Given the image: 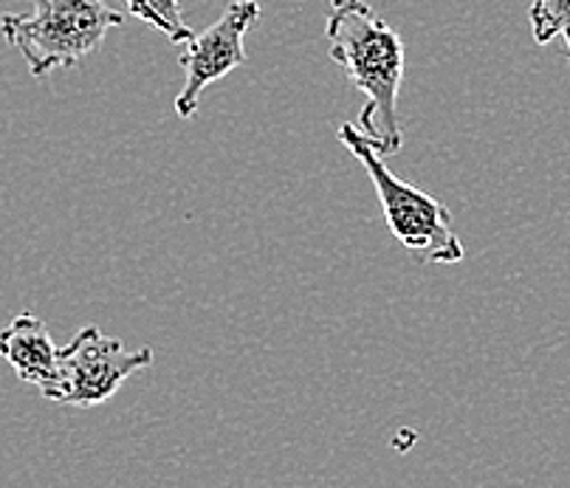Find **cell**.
Listing matches in <instances>:
<instances>
[{"mask_svg": "<svg viewBox=\"0 0 570 488\" xmlns=\"http://www.w3.org/2000/svg\"><path fill=\"white\" fill-rule=\"evenodd\" d=\"M31 14H0V35L29 66L31 77L73 68L99 49L125 14L105 0H31Z\"/></svg>", "mask_w": 570, "mask_h": 488, "instance_id": "3", "label": "cell"}, {"mask_svg": "<svg viewBox=\"0 0 570 488\" xmlns=\"http://www.w3.org/2000/svg\"><path fill=\"white\" fill-rule=\"evenodd\" d=\"M257 18H261L257 0H232L218 23L187 42V51L178 60L184 68V88L176 97V114L181 119H193L198 114L200 94L207 91V85L246 62L243 42Z\"/></svg>", "mask_w": 570, "mask_h": 488, "instance_id": "5", "label": "cell"}, {"mask_svg": "<svg viewBox=\"0 0 570 488\" xmlns=\"http://www.w3.org/2000/svg\"><path fill=\"white\" fill-rule=\"evenodd\" d=\"M57 353L60 348L51 339L49 328L40 316L20 314L0 331V359L14 370L23 384L46 392L57 375Z\"/></svg>", "mask_w": 570, "mask_h": 488, "instance_id": "6", "label": "cell"}, {"mask_svg": "<svg viewBox=\"0 0 570 488\" xmlns=\"http://www.w3.org/2000/svg\"><path fill=\"white\" fill-rule=\"evenodd\" d=\"M340 141L367 169L379 201H382L390 232L415 263L452 265L466 257V248L458 237L455 221H452V212L446 209V204L390 173L382 153L373 147V141L358 127L340 125Z\"/></svg>", "mask_w": 570, "mask_h": 488, "instance_id": "2", "label": "cell"}, {"mask_svg": "<svg viewBox=\"0 0 570 488\" xmlns=\"http://www.w3.org/2000/svg\"><path fill=\"white\" fill-rule=\"evenodd\" d=\"M331 3H334V9H336V7H345V3H353V0H331Z\"/></svg>", "mask_w": 570, "mask_h": 488, "instance_id": "9", "label": "cell"}, {"mask_svg": "<svg viewBox=\"0 0 570 488\" xmlns=\"http://www.w3.org/2000/svg\"><path fill=\"white\" fill-rule=\"evenodd\" d=\"M125 3H128V12L134 18L150 23L153 29L167 35L173 42H189L195 37V31L184 20L178 0H125Z\"/></svg>", "mask_w": 570, "mask_h": 488, "instance_id": "7", "label": "cell"}, {"mask_svg": "<svg viewBox=\"0 0 570 488\" xmlns=\"http://www.w3.org/2000/svg\"><path fill=\"white\" fill-rule=\"evenodd\" d=\"M528 23L540 46H548L553 37H562L570 62V0H534L528 9Z\"/></svg>", "mask_w": 570, "mask_h": 488, "instance_id": "8", "label": "cell"}, {"mask_svg": "<svg viewBox=\"0 0 570 488\" xmlns=\"http://www.w3.org/2000/svg\"><path fill=\"white\" fill-rule=\"evenodd\" d=\"M153 350H130L119 336H105L88 325L73 333L71 342L57 353V375L43 398L66 407H97L116 396L125 381L150 368Z\"/></svg>", "mask_w": 570, "mask_h": 488, "instance_id": "4", "label": "cell"}, {"mask_svg": "<svg viewBox=\"0 0 570 488\" xmlns=\"http://www.w3.org/2000/svg\"><path fill=\"white\" fill-rule=\"evenodd\" d=\"M328 55L345 71L353 88L364 94L358 130L382 156L404 147L399 121V88L404 79V42L364 0L336 7L325 26Z\"/></svg>", "mask_w": 570, "mask_h": 488, "instance_id": "1", "label": "cell"}]
</instances>
